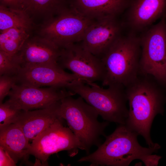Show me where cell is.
<instances>
[{"instance_id":"13","label":"cell","mask_w":166,"mask_h":166,"mask_svg":"<svg viewBox=\"0 0 166 166\" xmlns=\"http://www.w3.org/2000/svg\"><path fill=\"white\" fill-rule=\"evenodd\" d=\"M61 49L40 36L26 41L21 49L14 57L21 67L26 65L57 64Z\"/></svg>"},{"instance_id":"5","label":"cell","mask_w":166,"mask_h":166,"mask_svg":"<svg viewBox=\"0 0 166 166\" xmlns=\"http://www.w3.org/2000/svg\"><path fill=\"white\" fill-rule=\"evenodd\" d=\"M85 84L81 81H75L69 84L66 89L80 95L105 120L125 124L128 113L125 87L113 85L104 89L94 83Z\"/></svg>"},{"instance_id":"19","label":"cell","mask_w":166,"mask_h":166,"mask_svg":"<svg viewBox=\"0 0 166 166\" xmlns=\"http://www.w3.org/2000/svg\"><path fill=\"white\" fill-rule=\"evenodd\" d=\"M30 30L25 28L15 27L0 32V51L13 58L30 37Z\"/></svg>"},{"instance_id":"2","label":"cell","mask_w":166,"mask_h":166,"mask_svg":"<svg viewBox=\"0 0 166 166\" xmlns=\"http://www.w3.org/2000/svg\"><path fill=\"white\" fill-rule=\"evenodd\" d=\"M138 135L125 124H119L96 151L77 161L88 162L92 166H127L139 159L146 166H157L161 157L152 154L157 152L160 146L157 144L153 147H143L138 141Z\"/></svg>"},{"instance_id":"18","label":"cell","mask_w":166,"mask_h":166,"mask_svg":"<svg viewBox=\"0 0 166 166\" xmlns=\"http://www.w3.org/2000/svg\"><path fill=\"white\" fill-rule=\"evenodd\" d=\"M67 0H22V9L30 17L51 18L67 8Z\"/></svg>"},{"instance_id":"25","label":"cell","mask_w":166,"mask_h":166,"mask_svg":"<svg viewBox=\"0 0 166 166\" xmlns=\"http://www.w3.org/2000/svg\"><path fill=\"white\" fill-rule=\"evenodd\" d=\"M22 0H0V5L7 7L22 9Z\"/></svg>"},{"instance_id":"4","label":"cell","mask_w":166,"mask_h":166,"mask_svg":"<svg viewBox=\"0 0 166 166\" xmlns=\"http://www.w3.org/2000/svg\"><path fill=\"white\" fill-rule=\"evenodd\" d=\"M59 113L66 121L88 155L91 147L100 145L101 136H104L109 122L99 121L98 112L81 97L74 98L69 96L62 99Z\"/></svg>"},{"instance_id":"20","label":"cell","mask_w":166,"mask_h":166,"mask_svg":"<svg viewBox=\"0 0 166 166\" xmlns=\"http://www.w3.org/2000/svg\"><path fill=\"white\" fill-rule=\"evenodd\" d=\"M32 20L24 10L0 5V32L13 28L31 30Z\"/></svg>"},{"instance_id":"23","label":"cell","mask_w":166,"mask_h":166,"mask_svg":"<svg viewBox=\"0 0 166 166\" xmlns=\"http://www.w3.org/2000/svg\"><path fill=\"white\" fill-rule=\"evenodd\" d=\"M17 82L16 75H2L0 77V103L8 95L13 86Z\"/></svg>"},{"instance_id":"10","label":"cell","mask_w":166,"mask_h":166,"mask_svg":"<svg viewBox=\"0 0 166 166\" xmlns=\"http://www.w3.org/2000/svg\"><path fill=\"white\" fill-rule=\"evenodd\" d=\"M64 88L49 87L47 88L15 84L6 101L13 107L20 110L28 111L48 107L62 99L75 94Z\"/></svg>"},{"instance_id":"22","label":"cell","mask_w":166,"mask_h":166,"mask_svg":"<svg viewBox=\"0 0 166 166\" xmlns=\"http://www.w3.org/2000/svg\"><path fill=\"white\" fill-rule=\"evenodd\" d=\"M21 66L14 58L0 51V75H16Z\"/></svg>"},{"instance_id":"7","label":"cell","mask_w":166,"mask_h":166,"mask_svg":"<svg viewBox=\"0 0 166 166\" xmlns=\"http://www.w3.org/2000/svg\"><path fill=\"white\" fill-rule=\"evenodd\" d=\"M95 20L80 14L71 7L42 24L39 36L60 49L82 40L87 29Z\"/></svg>"},{"instance_id":"8","label":"cell","mask_w":166,"mask_h":166,"mask_svg":"<svg viewBox=\"0 0 166 166\" xmlns=\"http://www.w3.org/2000/svg\"><path fill=\"white\" fill-rule=\"evenodd\" d=\"M166 14L140 40V72L166 87Z\"/></svg>"},{"instance_id":"12","label":"cell","mask_w":166,"mask_h":166,"mask_svg":"<svg viewBox=\"0 0 166 166\" xmlns=\"http://www.w3.org/2000/svg\"><path fill=\"white\" fill-rule=\"evenodd\" d=\"M120 26L115 18L95 20L85 31L81 44L93 55L101 58L120 36Z\"/></svg>"},{"instance_id":"6","label":"cell","mask_w":166,"mask_h":166,"mask_svg":"<svg viewBox=\"0 0 166 166\" xmlns=\"http://www.w3.org/2000/svg\"><path fill=\"white\" fill-rule=\"evenodd\" d=\"M61 118L57 119L38 135L30 144L29 155L34 156L38 161L46 165L49 157L62 151H66L70 157L83 150L78 139L69 127L64 126Z\"/></svg>"},{"instance_id":"21","label":"cell","mask_w":166,"mask_h":166,"mask_svg":"<svg viewBox=\"0 0 166 166\" xmlns=\"http://www.w3.org/2000/svg\"><path fill=\"white\" fill-rule=\"evenodd\" d=\"M21 110L6 101L0 103V128L16 123Z\"/></svg>"},{"instance_id":"17","label":"cell","mask_w":166,"mask_h":166,"mask_svg":"<svg viewBox=\"0 0 166 166\" xmlns=\"http://www.w3.org/2000/svg\"><path fill=\"white\" fill-rule=\"evenodd\" d=\"M29 141L16 124L0 128V146L7 151L16 163L19 160H27Z\"/></svg>"},{"instance_id":"3","label":"cell","mask_w":166,"mask_h":166,"mask_svg":"<svg viewBox=\"0 0 166 166\" xmlns=\"http://www.w3.org/2000/svg\"><path fill=\"white\" fill-rule=\"evenodd\" d=\"M140 40L132 36H121L101 57L105 74L103 86L119 85L124 87L140 73Z\"/></svg>"},{"instance_id":"9","label":"cell","mask_w":166,"mask_h":166,"mask_svg":"<svg viewBox=\"0 0 166 166\" xmlns=\"http://www.w3.org/2000/svg\"><path fill=\"white\" fill-rule=\"evenodd\" d=\"M62 68L70 70L88 85L103 80L105 74L101 59L93 55L82 45L75 43L61 49L57 61Z\"/></svg>"},{"instance_id":"1","label":"cell","mask_w":166,"mask_h":166,"mask_svg":"<svg viewBox=\"0 0 166 166\" xmlns=\"http://www.w3.org/2000/svg\"><path fill=\"white\" fill-rule=\"evenodd\" d=\"M129 105L125 125L145 139L149 147L154 143L150 130L156 116L162 114L166 102V87L154 77L140 72L136 77L125 87Z\"/></svg>"},{"instance_id":"16","label":"cell","mask_w":166,"mask_h":166,"mask_svg":"<svg viewBox=\"0 0 166 166\" xmlns=\"http://www.w3.org/2000/svg\"><path fill=\"white\" fill-rule=\"evenodd\" d=\"M127 8L130 26L141 29L166 14V0H130Z\"/></svg>"},{"instance_id":"11","label":"cell","mask_w":166,"mask_h":166,"mask_svg":"<svg viewBox=\"0 0 166 166\" xmlns=\"http://www.w3.org/2000/svg\"><path fill=\"white\" fill-rule=\"evenodd\" d=\"M16 76L19 84L38 87L48 86L66 88L73 82H83L75 74L65 72L58 63L22 66Z\"/></svg>"},{"instance_id":"14","label":"cell","mask_w":166,"mask_h":166,"mask_svg":"<svg viewBox=\"0 0 166 166\" xmlns=\"http://www.w3.org/2000/svg\"><path fill=\"white\" fill-rule=\"evenodd\" d=\"M60 101L46 108L34 111L21 110L15 124L20 127L29 141L61 118L59 113Z\"/></svg>"},{"instance_id":"24","label":"cell","mask_w":166,"mask_h":166,"mask_svg":"<svg viewBox=\"0 0 166 166\" xmlns=\"http://www.w3.org/2000/svg\"><path fill=\"white\" fill-rule=\"evenodd\" d=\"M16 164L7 151L0 146V166H15Z\"/></svg>"},{"instance_id":"15","label":"cell","mask_w":166,"mask_h":166,"mask_svg":"<svg viewBox=\"0 0 166 166\" xmlns=\"http://www.w3.org/2000/svg\"><path fill=\"white\" fill-rule=\"evenodd\" d=\"M130 0H69L70 7L90 19L96 20L115 18L127 9Z\"/></svg>"}]
</instances>
